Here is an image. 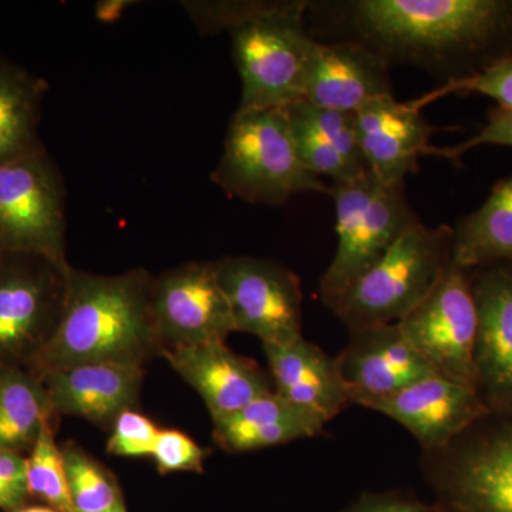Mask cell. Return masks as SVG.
Here are the masks:
<instances>
[{"instance_id":"obj_6","label":"cell","mask_w":512,"mask_h":512,"mask_svg":"<svg viewBox=\"0 0 512 512\" xmlns=\"http://www.w3.org/2000/svg\"><path fill=\"white\" fill-rule=\"evenodd\" d=\"M420 468L436 512H512V414H485Z\"/></svg>"},{"instance_id":"obj_3","label":"cell","mask_w":512,"mask_h":512,"mask_svg":"<svg viewBox=\"0 0 512 512\" xmlns=\"http://www.w3.org/2000/svg\"><path fill=\"white\" fill-rule=\"evenodd\" d=\"M212 183L229 197L255 205H285L330 185L303 165L284 109L235 111Z\"/></svg>"},{"instance_id":"obj_23","label":"cell","mask_w":512,"mask_h":512,"mask_svg":"<svg viewBox=\"0 0 512 512\" xmlns=\"http://www.w3.org/2000/svg\"><path fill=\"white\" fill-rule=\"evenodd\" d=\"M47 90L43 77L0 57V164L45 146L37 130Z\"/></svg>"},{"instance_id":"obj_35","label":"cell","mask_w":512,"mask_h":512,"mask_svg":"<svg viewBox=\"0 0 512 512\" xmlns=\"http://www.w3.org/2000/svg\"><path fill=\"white\" fill-rule=\"evenodd\" d=\"M134 5V0H101L94 6V16L101 23H114Z\"/></svg>"},{"instance_id":"obj_5","label":"cell","mask_w":512,"mask_h":512,"mask_svg":"<svg viewBox=\"0 0 512 512\" xmlns=\"http://www.w3.org/2000/svg\"><path fill=\"white\" fill-rule=\"evenodd\" d=\"M453 228L419 221L350 286L332 312L349 330L393 325L420 305L451 264Z\"/></svg>"},{"instance_id":"obj_32","label":"cell","mask_w":512,"mask_h":512,"mask_svg":"<svg viewBox=\"0 0 512 512\" xmlns=\"http://www.w3.org/2000/svg\"><path fill=\"white\" fill-rule=\"evenodd\" d=\"M483 146L512 147V109L497 106L488 113L487 123L470 138L456 146L434 147L431 156L447 158V160H460L468 151Z\"/></svg>"},{"instance_id":"obj_37","label":"cell","mask_w":512,"mask_h":512,"mask_svg":"<svg viewBox=\"0 0 512 512\" xmlns=\"http://www.w3.org/2000/svg\"><path fill=\"white\" fill-rule=\"evenodd\" d=\"M110 512H128L126 504L120 505V507H117L116 510L110 511Z\"/></svg>"},{"instance_id":"obj_10","label":"cell","mask_w":512,"mask_h":512,"mask_svg":"<svg viewBox=\"0 0 512 512\" xmlns=\"http://www.w3.org/2000/svg\"><path fill=\"white\" fill-rule=\"evenodd\" d=\"M399 326L436 375L478 392L477 312L470 272L451 262L430 295Z\"/></svg>"},{"instance_id":"obj_15","label":"cell","mask_w":512,"mask_h":512,"mask_svg":"<svg viewBox=\"0 0 512 512\" xmlns=\"http://www.w3.org/2000/svg\"><path fill=\"white\" fill-rule=\"evenodd\" d=\"M336 359L353 406L365 409L375 400L436 375L404 336L399 323L349 330L348 343Z\"/></svg>"},{"instance_id":"obj_1","label":"cell","mask_w":512,"mask_h":512,"mask_svg":"<svg viewBox=\"0 0 512 512\" xmlns=\"http://www.w3.org/2000/svg\"><path fill=\"white\" fill-rule=\"evenodd\" d=\"M306 20L319 42H356L444 83L512 56V0H325Z\"/></svg>"},{"instance_id":"obj_28","label":"cell","mask_w":512,"mask_h":512,"mask_svg":"<svg viewBox=\"0 0 512 512\" xmlns=\"http://www.w3.org/2000/svg\"><path fill=\"white\" fill-rule=\"evenodd\" d=\"M473 93L490 97L497 101L498 106L512 109V56L494 63L493 66L487 67L483 72L474 74V76L444 83L439 89L412 101L414 106L421 110L427 104L450 96V94L466 96V94Z\"/></svg>"},{"instance_id":"obj_24","label":"cell","mask_w":512,"mask_h":512,"mask_svg":"<svg viewBox=\"0 0 512 512\" xmlns=\"http://www.w3.org/2000/svg\"><path fill=\"white\" fill-rule=\"evenodd\" d=\"M57 414L45 384L26 367L0 366V450L30 453Z\"/></svg>"},{"instance_id":"obj_11","label":"cell","mask_w":512,"mask_h":512,"mask_svg":"<svg viewBox=\"0 0 512 512\" xmlns=\"http://www.w3.org/2000/svg\"><path fill=\"white\" fill-rule=\"evenodd\" d=\"M151 315L160 356L170 350L227 342L237 332L215 261L187 262L154 278Z\"/></svg>"},{"instance_id":"obj_12","label":"cell","mask_w":512,"mask_h":512,"mask_svg":"<svg viewBox=\"0 0 512 512\" xmlns=\"http://www.w3.org/2000/svg\"><path fill=\"white\" fill-rule=\"evenodd\" d=\"M215 262L237 332L254 335L262 345L302 338V288L295 272L275 259L256 256H225Z\"/></svg>"},{"instance_id":"obj_7","label":"cell","mask_w":512,"mask_h":512,"mask_svg":"<svg viewBox=\"0 0 512 512\" xmlns=\"http://www.w3.org/2000/svg\"><path fill=\"white\" fill-rule=\"evenodd\" d=\"M329 195L335 202L338 247L320 278L319 296L332 311L350 286L420 220L404 184H383L370 173L330 185Z\"/></svg>"},{"instance_id":"obj_33","label":"cell","mask_w":512,"mask_h":512,"mask_svg":"<svg viewBox=\"0 0 512 512\" xmlns=\"http://www.w3.org/2000/svg\"><path fill=\"white\" fill-rule=\"evenodd\" d=\"M26 467L23 454L0 450V510L16 512L30 504Z\"/></svg>"},{"instance_id":"obj_17","label":"cell","mask_w":512,"mask_h":512,"mask_svg":"<svg viewBox=\"0 0 512 512\" xmlns=\"http://www.w3.org/2000/svg\"><path fill=\"white\" fill-rule=\"evenodd\" d=\"M161 356L200 394L212 420L274 392L271 375L254 360L229 349L227 342L170 350Z\"/></svg>"},{"instance_id":"obj_9","label":"cell","mask_w":512,"mask_h":512,"mask_svg":"<svg viewBox=\"0 0 512 512\" xmlns=\"http://www.w3.org/2000/svg\"><path fill=\"white\" fill-rule=\"evenodd\" d=\"M70 264L5 252L0 259V366L28 367L62 320Z\"/></svg>"},{"instance_id":"obj_20","label":"cell","mask_w":512,"mask_h":512,"mask_svg":"<svg viewBox=\"0 0 512 512\" xmlns=\"http://www.w3.org/2000/svg\"><path fill=\"white\" fill-rule=\"evenodd\" d=\"M274 392L326 423L352 404V394L336 356L305 338L284 345H262Z\"/></svg>"},{"instance_id":"obj_14","label":"cell","mask_w":512,"mask_h":512,"mask_svg":"<svg viewBox=\"0 0 512 512\" xmlns=\"http://www.w3.org/2000/svg\"><path fill=\"white\" fill-rule=\"evenodd\" d=\"M366 409L382 413L403 426L423 453L446 447L490 413L477 390L440 375H431L392 396L375 400Z\"/></svg>"},{"instance_id":"obj_25","label":"cell","mask_w":512,"mask_h":512,"mask_svg":"<svg viewBox=\"0 0 512 512\" xmlns=\"http://www.w3.org/2000/svg\"><path fill=\"white\" fill-rule=\"evenodd\" d=\"M74 512H110L126 504L116 476L79 444L62 446Z\"/></svg>"},{"instance_id":"obj_36","label":"cell","mask_w":512,"mask_h":512,"mask_svg":"<svg viewBox=\"0 0 512 512\" xmlns=\"http://www.w3.org/2000/svg\"><path fill=\"white\" fill-rule=\"evenodd\" d=\"M16 512H59L53 510V508L47 507L45 504H28L23 507L22 510Z\"/></svg>"},{"instance_id":"obj_22","label":"cell","mask_w":512,"mask_h":512,"mask_svg":"<svg viewBox=\"0 0 512 512\" xmlns=\"http://www.w3.org/2000/svg\"><path fill=\"white\" fill-rule=\"evenodd\" d=\"M451 262L468 272L512 264V174L498 181L481 207L453 227Z\"/></svg>"},{"instance_id":"obj_34","label":"cell","mask_w":512,"mask_h":512,"mask_svg":"<svg viewBox=\"0 0 512 512\" xmlns=\"http://www.w3.org/2000/svg\"><path fill=\"white\" fill-rule=\"evenodd\" d=\"M339 512H436L431 503L402 490L366 491Z\"/></svg>"},{"instance_id":"obj_13","label":"cell","mask_w":512,"mask_h":512,"mask_svg":"<svg viewBox=\"0 0 512 512\" xmlns=\"http://www.w3.org/2000/svg\"><path fill=\"white\" fill-rule=\"evenodd\" d=\"M477 312V387L493 413L512 414V264L470 271Z\"/></svg>"},{"instance_id":"obj_19","label":"cell","mask_w":512,"mask_h":512,"mask_svg":"<svg viewBox=\"0 0 512 512\" xmlns=\"http://www.w3.org/2000/svg\"><path fill=\"white\" fill-rule=\"evenodd\" d=\"M144 367L89 363L53 370L43 376L57 416L80 417L101 429H111L121 413L140 397Z\"/></svg>"},{"instance_id":"obj_18","label":"cell","mask_w":512,"mask_h":512,"mask_svg":"<svg viewBox=\"0 0 512 512\" xmlns=\"http://www.w3.org/2000/svg\"><path fill=\"white\" fill-rule=\"evenodd\" d=\"M393 96L390 67L375 52L349 40L318 43L303 101L355 114L372 101Z\"/></svg>"},{"instance_id":"obj_31","label":"cell","mask_w":512,"mask_h":512,"mask_svg":"<svg viewBox=\"0 0 512 512\" xmlns=\"http://www.w3.org/2000/svg\"><path fill=\"white\" fill-rule=\"evenodd\" d=\"M107 453L119 457L153 456L158 427L153 420L136 410L121 413L111 426Z\"/></svg>"},{"instance_id":"obj_27","label":"cell","mask_w":512,"mask_h":512,"mask_svg":"<svg viewBox=\"0 0 512 512\" xmlns=\"http://www.w3.org/2000/svg\"><path fill=\"white\" fill-rule=\"evenodd\" d=\"M284 110L291 119L299 121L322 137L357 170L369 171L357 140L355 114L320 109L303 100L289 104Z\"/></svg>"},{"instance_id":"obj_38","label":"cell","mask_w":512,"mask_h":512,"mask_svg":"<svg viewBox=\"0 0 512 512\" xmlns=\"http://www.w3.org/2000/svg\"><path fill=\"white\" fill-rule=\"evenodd\" d=\"M2 255H3V249L0 248V259H2Z\"/></svg>"},{"instance_id":"obj_26","label":"cell","mask_w":512,"mask_h":512,"mask_svg":"<svg viewBox=\"0 0 512 512\" xmlns=\"http://www.w3.org/2000/svg\"><path fill=\"white\" fill-rule=\"evenodd\" d=\"M55 419L43 424L35 446L26 457L30 500L59 512H74L62 447L56 443Z\"/></svg>"},{"instance_id":"obj_8","label":"cell","mask_w":512,"mask_h":512,"mask_svg":"<svg viewBox=\"0 0 512 512\" xmlns=\"http://www.w3.org/2000/svg\"><path fill=\"white\" fill-rule=\"evenodd\" d=\"M66 187L46 147L0 164V248L67 261Z\"/></svg>"},{"instance_id":"obj_21","label":"cell","mask_w":512,"mask_h":512,"mask_svg":"<svg viewBox=\"0 0 512 512\" xmlns=\"http://www.w3.org/2000/svg\"><path fill=\"white\" fill-rule=\"evenodd\" d=\"M212 421L217 446L237 454L312 439L320 436L328 424L318 414L289 403L275 392Z\"/></svg>"},{"instance_id":"obj_4","label":"cell","mask_w":512,"mask_h":512,"mask_svg":"<svg viewBox=\"0 0 512 512\" xmlns=\"http://www.w3.org/2000/svg\"><path fill=\"white\" fill-rule=\"evenodd\" d=\"M308 3L275 0L229 32L242 83L238 111L284 109L303 100L319 43L306 25Z\"/></svg>"},{"instance_id":"obj_29","label":"cell","mask_w":512,"mask_h":512,"mask_svg":"<svg viewBox=\"0 0 512 512\" xmlns=\"http://www.w3.org/2000/svg\"><path fill=\"white\" fill-rule=\"evenodd\" d=\"M272 0H245V2H183V8L197 29L204 35L232 29L255 18L274 6Z\"/></svg>"},{"instance_id":"obj_30","label":"cell","mask_w":512,"mask_h":512,"mask_svg":"<svg viewBox=\"0 0 512 512\" xmlns=\"http://www.w3.org/2000/svg\"><path fill=\"white\" fill-rule=\"evenodd\" d=\"M210 450L180 430L158 431L153 457L161 476L171 473H204L205 460Z\"/></svg>"},{"instance_id":"obj_2","label":"cell","mask_w":512,"mask_h":512,"mask_svg":"<svg viewBox=\"0 0 512 512\" xmlns=\"http://www.w3.org/2000/svg\"><path fill=\"white\" fill-rule=\"evenodd\" d=\"M153 282L143 268L96 275L70 265L59 328L26 369L42 379L89 363L146 366L160 355L151 315Z\"/></svg>"},{"instance_id":"obj_16","label":"cell","mask_w":512,"mask_h":512,"mask_svg":"<svg viewBox=\"0 0 512 512\" xmlns=\"http://www.w3.org/2000/svg\"><path fill=\"white\" fill-rule=\"evenodd\" d=\"M357 140L367 170L383 184H404L419 171L421 157L431 156V126L413 101L396 97L372 101L355 113Z\"/></svg>"}]
</instances>
